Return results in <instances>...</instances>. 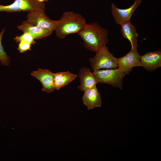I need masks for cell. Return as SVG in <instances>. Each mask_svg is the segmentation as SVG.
<instances>
[{"label": "cell", "instance_id": "cell-11", "mask_svg": "<svg viewBox=\"0 0 161 161\" xmlns=\"http://www.w3.org/2000/svg\"><path fill=\"white\" fill-rule=\"evenodd\" d=\"M80 84L77 88L81 91H84L89 89L96 86L98 83L93 72H92L90 69L83 67L81 68L78 72Z\"/></svg>", "mask_w": 161, "mask_h": 161}, {"label": "cell", "instance_id": "cell-9", "mask_svg": "<svg viewBox=\"0 0 161 161\" xmlns=\"http://www.w3.org/2000/svg\"><path fill=\"white\" fill-rule=\"evenodd\" d=\"M31 75L41 82L42 85V91L50 93L55 89L54 73L49 70L39 68L37 71H33Z\"/></svg>", "mask_w": 161, "mask_h": 161}, {"label": "cell", "instance_id": "cell-14", "mask_svg": "<svg viewBox=\"0 0 161 161\" xmlns=\"http://www.w3.org/2000/svg\"><path fill=\"white\" fill-rule=\"evenodd\" d=\"M121 34L124 38L128 39L131 45V50L137 51V37L138 35L135 27L130 21H126L121 25Z\"/></svg>", "mask_w": 161, "mask_h": 161}, {"label": "cell", "instance_id": "cell-10", "mask_svg": "<svg viewBox=\"0 0 161 161\" xmlns=\"http://www.w3.org/2000/svg\"><path fill=\"white\" fill-rule=\"evenodd\" d=\"M141 63L145 69L153 71L161 66V51L160 50L146 52L140 56Z\"/></svg>", "mask_w": 161, "mask_h": 161}, {"label": "cell", "instance_id": "cell-16", "mask_svg": "<svg viewBox=\"0 0 161 161\" xmlns=\"http://www.w3.org/2000/svg\"><path fill=\"white\" fill-rule=\"evenodd\" d=\"M5 31L4 28L0 32V61L4 65H8L10 62V59L4 51L1 44V40L3 35Z\"/></svg>", "mask_w": 161, "mask_h": 161}, {"label": "cell", "instance_id": "cell-4", "mask_svg": "<svg viewBox=\"0 0 161 161\" xmlns=\"http://www.w3.org/2000/svg\"><path fill=\"white\" fill-rule=\"evenodd\" d=\"M98 83H106L123 89V78L126 74L118 69H107L98 70L93 72Z\"/></svg>", "mask_w": 161, "mask_h": 161}, {"label": "cell", "instance_id": "cell-7", "mask_svg": "<svg viewBox=\"0 0 161 161\" xmlns=\"http://www.w3.org/2000/svg\"><path fill=\"white\" fill-rule=\"evenodd\" d=\"M140 55L137 51H131L124 56L117 58V69L126 75H129L134 67L142 66Z\"/></svg>", "mask_w": 161, "mask_h": 161}, {"label": "cell", "instance_id": "cell-18", "mask_svg": "<svg viewBox=\"0 0 161 161\" xmlns=\"http://www.w3.org/2000/svg\"><path fill=\"white\" fill-rule=\"evenodd\" d=\"M31 44L30 43L25 41H21L18 44V49L21 53L30 50Z\"/></svg>", "mask_w": 161, "mask_h": 161}, {"label": "cell", "instance_id": "cell-3", "mask_svg": "<svg viewBox=\"0 0 161 161\" xmlns=\"http://www.w3.org/2000/svg\"><path fill=\"white\" fill-rule=\"evenodd\" d=\"M90 65L93 72L102 69H114L118 67L117 58L104 46L96 52L95 55L89 59Z\"/></svg>", "mask_w": 161, "mask_h": 161}, {"label": "cell", "instance_id": "cell-2", "mask_svg": "<svg viewBox=\"0 0 161 161\" xmlns=\"http://www.w3.org/2000/svg\"><path fill=\"white\" fill-rule=\"evenodd\" d=\"M87 24L85 18L81 14L72 11H66L59 20L55 30L56 36L59 39H63L70 34H78Z\"/></svg>", "mask_w": 161, "mask_h": 161}, {"label": "cell", "instance_id": "cell-19", "mask_svg": "<svg viewBox=\"0 0 161 161\" xmlns=\"http://www.w3.org/2000/svg\"><path fill=\"white\" fill-rule=\"evenodd\" d=\"M38 1L40 2H44V1H47L48 0H37Z\"/></svg>", "mask_w": 161, "mask_h": 161}, {"label": "cell", "instance_id": "cell-8", "mask_svg": "<svg viewBox=\"0 0 161 161\" xmlns=\"http://www.w3.org/2000/svg\"><path fill=\"white\" fill-rule=\"evenodd\" d=\"M141 1V0H135L132 5L125 9H119L114 4H112L111 11L116 23L121 25L124 22L130 21L132 15L140 4Z\"/></svg>", "mask_w": 161, "mask_h": 161}, {"label": "cell", "instance_id": "cell-15", "mask_svg": "<svg viewBox=\"0 0 161 161\" xmlns=\"http://www.w3.org/2000/svg\"><path fill=\"white\" fill-rule=\"evenodd\" d=\"M78 75L71 73L69 71L54 73V81L55 89H60L74 80Z\"/></svg>", "mask_w": 161, "mask_h": 161}, {"label": "cell", "instance_id": "cell-6", "mask_svg": "<svg viewBox=\"0 0 161 161\" xmlns=\"http://www.w3.org/2000/svg\"><path fill=\"white\" fill-rule=\"evenodd\" d=\"M33 25L39 27L55 31L59 20L51 19L45 14V10H35L28 12L26 21Z\"/></svg>", "mask_w": 161, "mask_h": 161}, {"label": "cell", "instance_id": "cell-17", "mask_svg": "<svg viewBox=\"0 0 161 161\" xmlns=\"http://www.w3.org/2000/svg\"><path fill=\"white\" fill-rule=\"evenodd\" d=\"M14 41L16 42H19L22 41H25L28 42L31 44H34L35 43V39L30 34L24 32L20 36H16L14 38Z\"/></svg>", "mask_w": 161, "mask_h": 161}, {"label": "cell", "instance_id": "cell-12", "mask_svg": "<svg viewBox=\"0 0 161 161\" xmlns=\"http://www.w3.org/2000/svg\"><path fill=\"white\" fill-rule=\"evenodd\" d=\"M82 98L83 103L88 110L101 106L100 95L96 86L88 89L84 91Z\"/></svg>", "mask_w": 161, "mask_h": 161}, {"label": "cell", "instance_id": "cell-5", "mask_svg": "<svg viewBox=\"0 0 161 161\" xmlns=\"http://www.w3.org/2000/svg\"><path fill=\"white\" fill-rule=\"evenodd\" d=\"M45 4L44 2H40L37 0H14L13 3L8 5L0 4V12H29L35 10H45Z\"/></svg>", "mask_w": 161, "mask_h": 161}, {"label": "cell", "instance_id": "cell-13", "mask_svg": "<svg viewBox=\"0 0 161 161\" xmlns=\"http://www.w3.org/2000/svg\"><path fill=\"white\" fill-rule=\"evenodd\" d=\"M19 30L31 35L35 39H39L49 36L52 33L53 31L43 29L33 25L26 21L17 26Z\"/></svg>", "mask_w": 161, "mask_h": 161}, {"label": "cell", "instance_id": "cell-1", "mask_svg": "<svg viewBox=\"0 0 161 161\" xmlns=\"http://www.w3.org/2000/svg\"><path fill=\"white\" fill-rule=\"evenodd\" d=\"M78 34L83 41L84 47L92 52H96L106 46L109 41L108 30L97 22L87 24Z\"/></svg>", "mask_w": 161, "mask_h": 161}]
</instances>
